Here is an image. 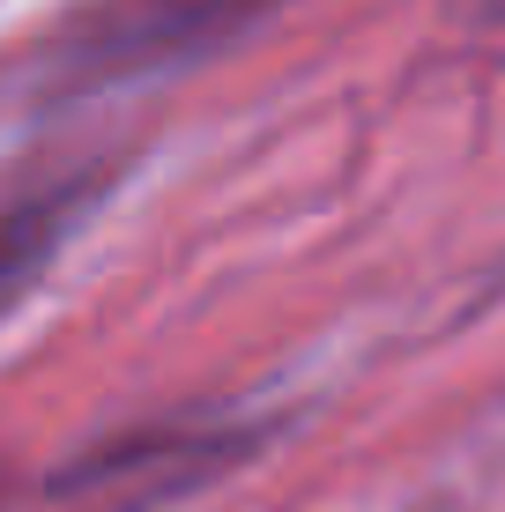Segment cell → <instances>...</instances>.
Masks as SVG:
<instances>
[{
	"label": "cell",
	"instance_id": "1",
	"mask_svg": "<svg viewBox=\"0 0 505 512\" xmlns=\"http://www.w3.org/2000/svg\"><path fill=\"white\" fill-rule=\"evenodd\" d=\"M260 453V423L238 416H171L82 446L45 483V512H164Z\"/></svg>",
	"mask_w": 505,
	"mask_h": 512
},
{
	"label": "cell",
	"instance_id": "2",
	"mask_svg": "<svg viewBox=\"0 0 505 512\" xmlns=\"http://www.w3.org/2000/svg\"><path fill=\"white\" fill-rule=\"evenodd\" d=\"M260 0H97L52 38V75L90 90V82H127L156 67H186L216 52L238 23H253Z\"/></svg>",
	"mask_w": 505,
	"mask_h": 512
},
{
	"label": "cell",
	"instance_id": "3",
	"mask_svg": "<svg viewBox=\"0 0 505 512\" xmlns=\"http://www.w3.org/2000/svg\"><path fill=\"white\" fill-rule=\"evenodd\" d=\"M112 171L104 164H23L0 171V320L52 275V260L97 216Z\"/></svg>",
	"mask_w": 505,
	"mask_h": 512
},
{
	"label": "cell",
	"instance_id": "4",
	"mask_svg": "<svg viewBox=\"0 0 505 512\" xmlns=\"http://www.w3.org/2000/svg\"><path fill=\"white\" fill-rule=\"evenodd\" d=\"M454 15L476 30H505V0H454Z\"/></svg>",
	"mask_w": 505,
	"mask_h": 512
}]
</instances>
